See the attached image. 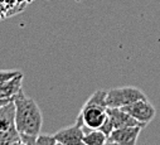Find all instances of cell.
Returning a JSON list of instances; mask_svg holds the SVG:
<instances>
[{"label":"cell","instance_id":"9a60e30c","mask_svg":"<svg viewBox=\"0 0 160 145\" xmlns=\"http://www.w3.org/2000/svg\"><path fill=\"white\" fill-rule=\"evenodd\" d=\"M12 142H8V141H2L0 140V145H10Z\"/></svg>","mask_w":160,"mask_h":145},{"label":"cell","instance_id":"3957f363","mask_svg":"<svg viewBox=\"0 0 160 145\" xmlns=\"http://www.w3.org/2000/svg\"><path fill=\"white\" fill-rule=\"evenodd\" d=\"M148 96L138 87L125 86V87H116L107 91L106 103L107 107H118L121 108L128 106L138 100H145Z\"/></svg>","mask_w":160,"mask_h":145},{"label":"cell","instance_id":"6da1fadb","mask_svg":"<svg viewBox=\"0 0 160 145\" xmlns=\"http://www.w3.org/2000/svg\"><path fill=\"white\" fill-rule=\"evenodd\" d=\"M15 105V124L20 135L37 136L41 132L43 118L37 102L25 96L23 90L14 98Z\"/></svg>","mask_w":160,"mask_h":145},{"label":"cell","instance_id":"2e32d148","mask_svg":"<svg viewBox=\"0 0 160 145\" xmlns=\"http://www.w3.org/2000/svg\"><path fill=\"white\" fill-rule=\"evenodd\" d=\"M105 145H117V144H116V142H112V141H110V140H107V142H106Z\"/></svg>","mask_w":160,"mask_h":145},{"label":"cell","instance_id":"52a82bcc","mask_svg":"<svg viewBox=\"0 0 160 145\" xmlns=\"http://www.w3.org/2000/svg\"><path fill=\"white\" fill-rule=\"evenodd\" d=\"M142 129V126H128L115 129L110 134L108 140L116 142L117 145H136L139 135Z\"/></svg>","mask_w":160,"mask_h":145},{"label":"cell","instance_id":"9c48e42d","mask_svg":"<svg viewBox=\"0 0 160 145\" xmlns=\"http://www.w3.org/2000/svg\"><path fill=\"white\" fill-rule=\"evenodd\" d=\"M23 73L5 82L3 86H0V98H12L14 100L15 96L22 91V83H23Z\"/></svg>","mask_w":160,"mask_h":145},{"label":"cell","instance_id":"4fadbf2b","mask_svg":"<svg viewBox=\"0 0 160 145\" xmlns=\"http://www.w3.org/2000/svg\"><path fill=\"white\" fill-rule=\"evenodd\" d=\"M100 130H101L103 134H106V135H107V138H108V136H110V134L113 131V126H112V122H111V120H110L108 115H107V118H106L105 122L100 126Z\"/></svg>","mask_w":160,"mask_h":145},{"label":"cell","instance_id":"5b68a950","mask_svg":"<svg viewBox=\"0 0 160 145\" xmlns=\"http://www.w3.org/2000/svg\"><path fill=\"white\" fill-rule=\"evenodd\" d=\"M124 111H126L128 114H130L134 119H136L138 121L148 125L149 122H151L154 120V118L156 116V110L154 105L148 100H138L128 106L121 107Z\"/></svg>","mask_w":160,"mask_h":145},{"label":"cell","instance_id":"ba28073f","mask_svg":"<svg viewBox=\"0 0 160 145\" xmlns=\"http://www.w3.org/2000/svg\"><path fill=\"white\" fill-rule=\"evenodd\" d=\"M107 115L112 122L113 130L120 128H128V126H142V128L146 126L145 124L138 121L130 114H128L122 108H118V107H107Z\"/></svg>","mask_w":160,"mask_h":145},{"label":"cell","instance_id":"7c38bea8","mask_svg":"<svg viewBox=\"0 0 160 145\" xmlns=\"http://www.w3.org/2000/svg\"><path fill=\"white\" fill-rule=\"evenodd\" d=\"M19 73H20L19 69H4V71H0V86H3L5 82H8L9 80H12L13 77H15Z\"/></svg>","mask_w":160,"mask_h":145},{"label":"cell","instance_id":"e0dca14e","mask_svg":"<svg viewBox=\"0 0 160 145\" xmlns=\"http://www.w3.org/2000/svg\"><path fill=\"white\" fill-rule=\"evenodd\" d=\"M56 145H64V144H62V142H58V141H57V144H56Z\"/></svg>","mask_w":160,"mask_h":145},{"label":"cell","instance_id":"277c9868","mask_svg":"<svg viewBox=\"0 0 160 145\" xmlns=\"http://www.w3.org/2000/svg\"><path fill=\"white\" fill-rule=\"evenodd\" d=\"M0 140L14 142L20 140V134L15 124V105L14 101L0 107Z\"/></svg>","mask_w":160,"mask_h":145},{"label":"cell","instance_id":"8fae6325","mask_svg":"<svg viewBox=\"0 0 160 145\" xmlns=\"http://www.w3.org/2000/svg\"><path fill=\"white\" fill-rule=\"evenodd\" d=\"M57 140L54 135H46V134H39L35 138V145H56Z\"/></svg>","mask_w":160,"mask_h":145},{"label":"cell","instance_id":"8992f818","mask_svg":"<svg viewBox=\"0 0 160 145\" xmlns=\"http://www.w3.org/2000/svg\"><path fill=\"white\" fill-rule=\"evenodd\" d=\"M83 136H85L83 124L78 118H77V121L74 125L61 129L54 134L56 140L64 145H85Z\"/></svg>","mask_w":160,"mask_h":145},{"label":"cell","instance_id":"30bf717a","mask_svg":"<svg viewBox=\"0 0 160 145\" xmlns=\"http://www.w3.org/2000/svg\"><path fill=\"white\" fill-rule=\"evenodd\" d=\"M108 138L106 134H103L100 129L90 130L85 132L83 136V144L85 145H105L107 142Z\"/></svg>","mask_w":160,"mask_h":145},{"label":"cell","instance_id":"5bb4252c","mask_svg":"<svg viewBox=\"0 0 160 145\" xmlns=\"http://www.w3.org/2000/svg\"><path fill=\"white\" fill-rule=\"evenodd\" d=\"M10 145H27V144H25V142H24V141H23V140L20 139V140H17V141H14V142H12Z\"/></svg>","mask_w":160,"mask_h":145},{"label":"cell","instance_id":"7a4b0ae2","mask_svg":"<svg viewBox=\"0 0 160 145\" xmlns=\"http://www.w3.org/2000/svg\"><path fill=\"white\" fill-rule=\"evenodd\" d=\"M106 90L95 91L86 103L82 106L78 119L83 124V131L100 129L107 118V103H106Z\"/></svg>","mask_w":160,"mask_h":145}]
</instances>
